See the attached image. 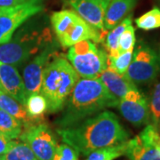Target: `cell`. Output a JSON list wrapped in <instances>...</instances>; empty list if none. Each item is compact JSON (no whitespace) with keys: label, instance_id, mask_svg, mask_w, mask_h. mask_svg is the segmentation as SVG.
<instances>
[{"label":"cell","instance_id":"6da1fadb","mask_svg":"<svg viewBox=\"0 0 160 160\" xmlns=\"http://www.w3.org/2000/svg\"><path fill=\"white\" fill-rule=\"evenodd\" d=\"M62 142L87 156L97 149L119 145L129 140V133L121 125L117 115L102 111L75 126L57 128Z\"/></svg>","mask_w":160,"mask_h":160},{"label":"cell","instance_id":"7a4b0ae2","mask_svg":"<svg viewBox=\"0 0 160 160\" xmlns=\"http://www.w3.org/2000/svg\"><path fill=\"white\" fill-rule=\"evenodd\" d=\"M118 102L100 78H79L54 124L58 128L75 126L102 110L118 107Z\"/></svg>","mask_w":160,"mask_h":160},{"label":"cell","instance_id":"3957f363","mask_svg":"<svg viewBox=\"0 0 160 160\" xmlns=\"http://www.w3.org/2000/svg\"><path fill=\"white\" fill-rule=\"evenodd\" d=\"M78 80L79 75L67 59L59 54L52 59L44 71L40 91L50 113L62 110Z\"/></svg>","mask_w":160,"mask_h":160},{"label":"cell","instance_id":"277c9868","mask_svg":"<svg viewBox=\"0 0 160 160\" xmlns=\"http://www.w3.org/2000/svg\"><path fill=\"white\" fill-rule=\"evenodd\" d=\"M53 42L46 25L29 24L9 42L0 45V62L21 67Z\"/></svg>","mask_w":160,"mask_h":160},{"label":"cell","instance_id":"5b68a950","mask_svg":"<svg viewBox=\"0 0 160 160\" xmlns=\"http://www.w3.org/2000/svg\"><path fill=\"white\" fill-rule=\"evenodd\" d=\"M67 60L82 78H98L108 68V53L92 40H84L70 46Z\"/></svg>","mask_w":160,"mask_h":160},{"label":"cell","instance_id":"8992f818","mask_svg":"<svg viewBox=\"0 0 160 160\" xmlns=\"http://www.w3.org/2000/svg\"><path fill=\"white\" fill-rule=\"evenodd\" d=\"M158 56L152 47L140 41L125 77L134 85H147L154 81L158 72Z\"/></svg>","mask_w":160,"mask_h":160},{"label":"cell","instance_id":"52a82bcc","mask_svg":"<svg viewBox=\"0 0 160 160\" xmlns=\"http://www.w3.org/2000/svg\"><path fill=\"white\" fill-rule=\"evenodd\" d=\"M19 139L29 145L38 160L52 159L58 146L56 136L43 121L24 127Z\"/></svg>","mask_w":160,"mask_h":160},{"label":"cell","instance_id":"ba28073f","mask_svg":"<svg viewBox=\"0 0 160 160\" xmlns=\"http://www.w3.org/2000/svg\"><path fill=\"white\" fill-rule=\"evenodd\" d=\"M160 135L150 124L138 135L126 142L125 156L129 160H160Z\"/></svg>","mask_w":160,"mask_h":160},{"label":"cell","instance_id":"9c48e42d","mask_svg":"<svg viewBox=\"0 0 160 160\" xmlns=\"http://www.w3.org/2000/svg\"><path fill=\"white\" fill-rule=\"evenodd\" d=\"M43 9L42 4L33 2L6 8L0 14V45L9 42L19 27Z\"/></svg>","mask_w":160,"mask_h":160},{"label":"cell","instance_id":"30bf717a","mask_svg":"<svg viewBox=\"0 0 160 160\" xmlns=\"http://www.w3.org/2000/svg\"><path fill=\"white\" fill-rule=\"evenodd\" d=\"M57 46L54 41L26 64L23 69V82L27 97L41 91L44 71L50 61L58 54Z\"/></svg>","mask_w":160,"mask_h":160},{"label":"cell","instance_id":"8fae6325","mask_svg":"<svg viewBox=\"0 0 160 160\" xmlns=\"http://www.w3.org/2000/svg\"><path fill=\"white\" fill-rule=\"evenodd\" d=\"M118 108L121 115L136 127L149 123L150 118L149 103L138 88L127 92L126 95L119 100Z\"/></svg>","mask_w":160,"mask_h":160},{"label":"cell","instance_id":"7c38bea8","mask_svg":"<svg viewBox=\"0 0 160 160\" xmlns=\"http://www.w3.org/2000/svg\"><path fill=\"white\" fill-rule=\"evenodd\" d=\"M111 0H69L71 6L80 17L99 30L104 29V17Z\"/></svg>","mask_w":160,"mask_h":160},{"label":"cell","instance_id":"4fadbf2b","mask_svg":"<svg viewBox=\"0 0 160 160\" xmlns=\"http://www.w3.org/2000/svg\"><path fill=\"white\" fill-rule=\"evenodd\" d=\"M107 32L108 31L99 30L92 27L84 19L78 16L67 32L58 40L63 47H70L84 40H92L94 43H101L104 41Z\"/></svg>","mask_w":160,"mask_h":160},{"label":"cell","instance_id":"5bb4252c","mask_svg":"<svg viewBox=\"0 0 160 160\" xmlns=\"http://www.w3.org/2000/svg\"><path fill=\"white\" fill-rule=\"evenodd\" d=\"M0 90L25 106L27 93L24 82L14 66L0 62Z\"/></svg>","mask_w":160,"mask_h":160},{"label":"cell","instance_id":"9a60e30c","mask_svg":"<svg viewBox=\"0 0 160 160\" xmlns=\"http://www.w3.org/2000/svg\"><path fill=\"white\" fill-rule=\"evenodd\" d=\"M105 85L109 90L118 100H120L126 94L127 92L132 89L137 88L130 80L125 77V75H120L108 67L98 78Z\"/></svg>","mask_w":160,"mask_h":160},{"label":"cell","instance_id":"2e32d148","mask_svg":"<svg viewBox=\"0 0 160 160\" xmlns=\"http://www.w3.org/2000/svg\"><path fill=\"white\" fill-rule=\"evenodd\" d=\"M137 0H111L104 17V29L115 28L132 10Z\"/></svg>","mask_w":160,"mask_h":160},{"label":"cell","instance_id":"e0dca14e","mask_svg":"<svg viewBox=\"0 0 160 160\" xmlns=\"http://www.w3.org/2000/svg\"><path fill=\"white\" fill-rule=\"evenodd\" d=\"M0 109L6 111L20 121L22 124L23 128L33 123H37L29 118L25 106L6 94L2 90H0Z\"/></svg>","mask_w":160,"mask_h":160},{"label":"cell","instance_id":"ac0fdd59","mask_svg":"<svg viewBox=\"0 0 160 160\" xmlns=\"http://www.w3.org/2000/svg\"><path fill=\"white\" fill-rule=\"evenodd\" d=\"M78 16L79 15L76 12L70 10L55 12L52 14V27L54 34L57 37V39H60L67 32V30L77 21Z\"/></svg>","mask_w":160,"mask_h":160},{"label":"cell","instance_id":"d6986e66","mask_svg":"<svg viewBox=\"0 0 160 160\" xmlns=\"http://www.w3.org/2000/svg\"><path fill=\"white\" fill-rule=\"evenodd\" d=\"M130 24H132L131 15L125 18L107 34L105 38V49L108 52L109 57H116L119 54L120 37Z\"/></svg>","mask_w":160,"mask_h":160},{"label":"cell","instance_id":"ffe728a7","mask_svg":"<svg viewBox=\"0 0 160 160\" xmlns=\"http://www.w3.org/2000/svg\"><path fill=\"white\" fill-rule=\"evenodd\" d=\"M25 109L29 117L34 122L44 120V116L48 111V104L46 98L41 93H34L27 97Z\"/></svg>","mask_w":160,"mask_h":160},{"label":"cell","instance_id":"44dd1931","mask_svg":"<svg viewBox=\"0 0 160 160\" xmlns=\"http://www.w3.org/2000/svg\"><path fill=\"white\" fill-rule=\"evenodd\" d=\"M23 131L22 124L7 112L0 109V133L10 140L19 139Z\"/></svg>","mask_w":160,"mask_h":160},{"label":"cell","instance_id":"7402d4cb","mask_svg":"<svg viewBox=\"0 0 160 160\" xmlns=\"http://www.w3.org/2000/svg\"><path fill=\"white\" fill-rule=\"evenodd\" d=\"M0 160H38L27 143L16 142L6 153L0 157Z\"/></svg>","mask_w":160,"mask_h":160},{"label":"cell","instance_id":"603a6c76","mask_svg":"<svg viewBox=\"0 0 160 160\" xmlns=\"http://www.w3.org/2000/svg\"><path fill=\"white\" fill-rule=\"evenodd\" d=\"M126 147V142L97 149L87 155L86 160H115L125 155Z\"/></svg>","mask_w":160,"mask_h":160},{"label":"cell","instance_id":"cb8c5ba5","mask_svg":"<svg viewBox=\"0 0 160 160\" xmlns=\"http://www.w3.org/2000/svg\"><path fill=\"white\" fill-rule=\"evenodd\" d=\"M135 23L139 29L143 30L160 28V8L153 7L142 16L138 17L135 20Z\"/></svg>","mask_w":160,"mask_h":160},{"label":"cell","instance_id":"d4e9b609","mask_svg":"<svg viewBox=\"0 0 160 160\" xmlns=\"http://www.w3.org/2000/svg\"><path fill=\"white\" fill-rule=\"evenodd\" d=\"M132 54H133V49H131L129 51L120 53L116 57L108 56V67L113 69L118 74L125 75L132 62Z\"/></svg>","mask_w":160,"mask_h":160},{"label":"cell","instance_id":"484cf974","mask_svg":"<svg viewBox=\"0 0 160 160\" xmlns=\"http://www.w3.org/2000/svg\"><path fill=\"white\" fill-rule=\"evenodd\" d=\"M149 110L152 125L158 126L160 121V83L156 85L153 90L149 102Z\"/></svg>","mask_w":160,"mask_h":160},{"label":"cell","instance_id":"4316f807","mask_svg":"<svg viewBox=\"0 0 160 160\" xmlns=\"http://www.w3.org/2000/svg\"><path fill=\"white\" fill-rule=\"evenodd\" d=\"M134 45H135V30L133 26L130 24L120 37L119 54L124 52L133 49Z\"/></svg>","mask_w":160,"mask_h":160},{"label":"cell","instance_id":"83f0119b","mask_svg":"<svg viewBox=\"0 0 160 160\" xmlns=\"http://www.w3.org/2000/svg\"><path fill=\"white\" fill-rule=\"evenodd\" d=\"M79 152L66 143H62L57 146L55 153L52 160H78Z\"/></svg>","mask_w":160,"mask_h":160},{"label":"cell","instance_id":"f1b7e54d","mask_svg":"<svg viewBox=\"0 0 160 160\" xmlns=\"http://www.w3.org/2000/svg\"><path fill=\"white\" fill-rule=\"evenodd\" d=\"M43 0H0V7H12L29 2L42 4Z\"/></svg>","mask_w":160,"mask_h":160},{"label":"cell","instance_id":"f546056e","mask_svg":"<svg viewBox=\"0 0 160 160\" xmlns=\"http://www.w3.org/2000/svg\"><path fill=\"white\" fill-rule=\"evenodd\" d=\"M15 140H10L0 133V157L6 153L14 144Z\"/></svg>","mask_w":160,"mask_h":160},{"label":"cell","instance_id":"4dcf8cb0","mask_svg":"<svg viewBox=\"0 0 160 160\" xmlns=\"http://www.w3.org/2000/svg\"><path fill=\"white\" fill-rule=\"evenodd\" d=\"M6 8H7V7H0V14L6 10Z\"/></svg>","mask_w":160,"mask_h":160},{"label":"cell","instance_id":"1f68e13d","mask_svg":"<svg viewBox=\"0 0 160 160\" xmlns=\"http://www.w3.org/2000/svg\"><path fill=\"white\" fill-rule=\"evenodd\" d=\"M159 147H160V142H159Z\"/></svg>","mask_w":160,"mask_h":160}]
</instances>
